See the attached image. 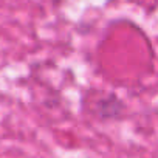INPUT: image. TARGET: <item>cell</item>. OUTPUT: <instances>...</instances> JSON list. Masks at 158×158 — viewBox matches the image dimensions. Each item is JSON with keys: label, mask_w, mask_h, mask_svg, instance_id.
Masks as SVG:
<instances>
[{"label": "cell", "mask_w": 158, "mask_h": 158, "mask_svg": "<svg viewBox=\"0 0 158 158\" xmlns=\"http://www.w3.org/2000/svg\"><path fill=\"white\" fill-rule=\"evenodd\" d=\"M53 2H54V3H60V2H62V0H53Z\"/></svg>", "instance_id": "obj_1"}]
</instances>
